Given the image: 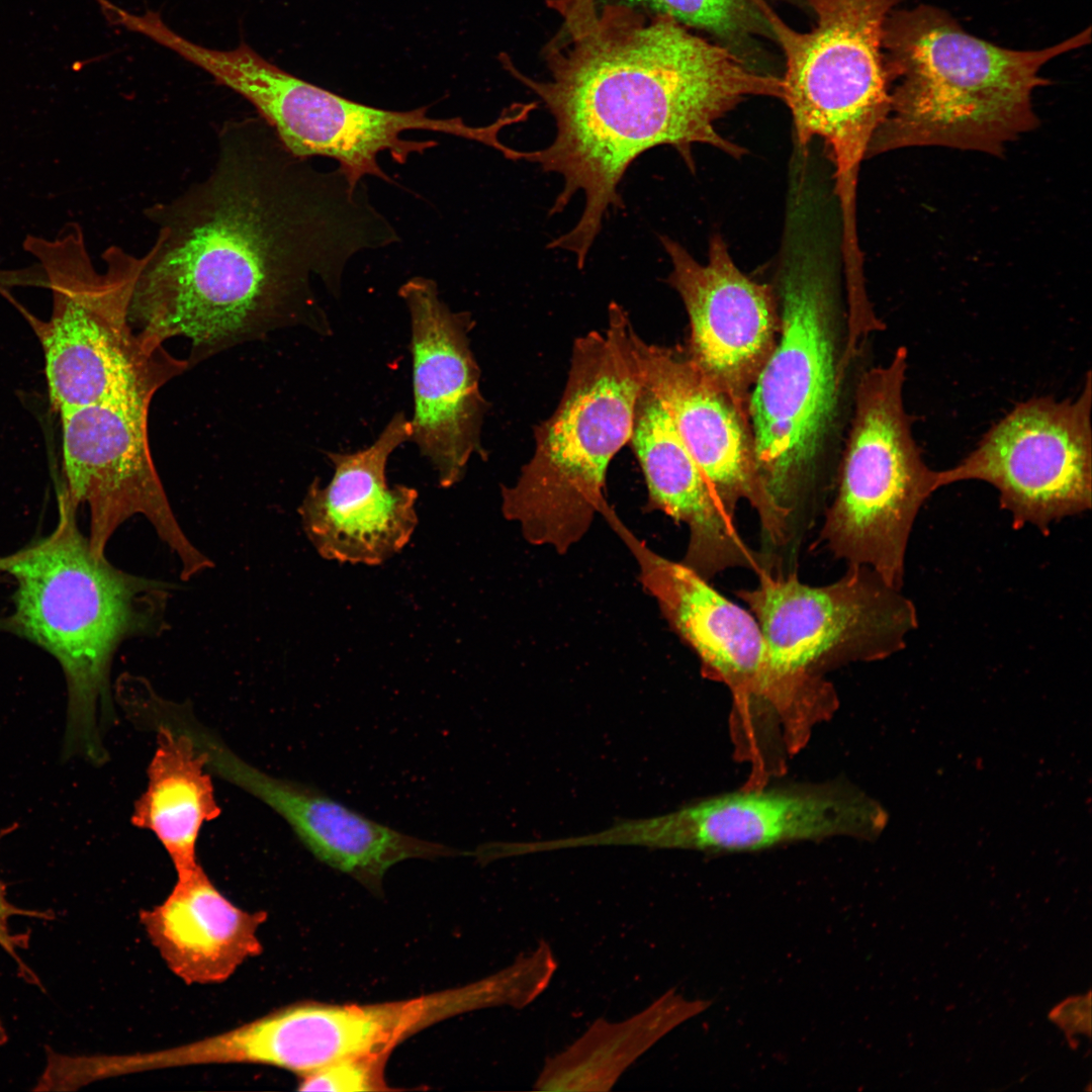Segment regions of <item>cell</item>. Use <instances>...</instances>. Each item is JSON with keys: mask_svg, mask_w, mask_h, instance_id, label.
<instances>
[{"mask_svg": "<svg viewBox=\"0 0 1092 1092\" xmlns=\"http://www.w3.org/2000/svg\"><path fill=\"white\" fill-rule=\"evenodd\" d=\"M147 214L129 322L153 349L188 340L189 367L286 327L330 333L313 279L337 296L353 256L400 240L363 181L296 157L260 117L226 123L208 175Z\"/></svg>", "mask_w": 1092, "mask_h": 1092, "instance_id": "1", "label": "cell"}, {"mask_svg": "<svg viewBox=\"0 0 1092 1092\" xmlns=\"http://www.w3.org/2000/svg\"><path fill=\"white\" fill-rule=\"evenodd\" d=\"M547 5L560 17L543 49L547 77L525 75L509 57L503 65L540 98L555 135L543 149H514L511 160L562 178L550 215L583 193L577 222L547 245L573 254L582 269L607 212L623 206L619 185L639 156L670 146L691 170L695 144L742 157L745 150L725 139L716 122L747 97L782 98L783 82L668 14L597 0Z\"/></svg>", "mask_w": 1092, "mask_h": 1092, "instance_id": "2", "label": "cell"}, {"mask_svg": "<svg viewBox=\"0 0 1092 1092\" xmlns=\"http://www.w3.org/2000/svg\"><path fill=\"white\" fill-rule=\"evenodd\" d=\"M76 510L61 498L50 536L0 557V572L17 584L4 625L58 660L68 688L64 754L98 764L106 757L102 732L112 715L113 655L126 639L165 630L172 585L95 555L77 527Z\"/></svg>", "mask_w": 1092, "mask_h": 1092, "instance_id": "3", "label": "cell"}, {"mask_svg": "<svg viewBox=\"0 0 1092 1092\" xmlns=\"http://www.w3.org/2000/svg\"><path fill=\"white\" fill-rule=\"evenodd\" d=\"M1090 27L1055 46L1015 51L978 38L944 10L891 11L883 33L890 109L866 158L938 146L1001 155L1038 123L1032 92L1052 59L1090 42Z\"/></svg>", "mask_w": 1092, "mask_h": 1092, "instance_id": "4", "label": "cell"}, {"mask_svg": "<svg viewBox=\"0 0 1092 1092\" xmlns=\"http://www.w3.org/2000/svg\"><path fill=\"white\" fill-rule=\"evenodd\" d=\"M781 331L749 394L757 471L802 544L821 502V461L845 373L833 277L810 247L790 253L780 276Z\"/></svg>", "mask_w": 1092, "mask_h": 1092, "instance_id": "5", "label": "cell"}, {"mask_svg": "<svg viewBox=\"0 0 1092 1092\" xmlns=\"http://www.w3.org/2000/svg\"><path fill=\"white\" fill-rule=\"evenodd\" d=\"M604 334L572 347L566 384L553 414L534 433L535 448L516 481L502 485V513L531 545L566 554L610 507L609 464L630 440L643 386L632 324L617 302Z\"/></svg>", "mask_w": 1092, "mask_h": 1092, "instance_id": "6", "label": "cell"}, {"mask_svg": "<svg viewBox=\"0 0 1092 1092\" xmlns=\"http://www.w3.org/2000/svg\"><path fill=\"white\" fill-rule=\"evenodd\" d=\"M23 249L38 260L53 294L51 317L37 333L57 413L117 397L152 400L189 368L164 347L147 346L129 322L144 256L111 246L98 270L76 222L53 240L27 236Z\"/></svg>", "mask_w": 1092, "mask_h": 1092, "instance_id": "7", "label": "cell"}, {"mask_svg": "<svg viewBox=\"0 0 1092 1092\" xmlns=\"http://www.w3.org/2000/svg\"><path fill=\"white\" fill-rule=\"evenodd\" d=\"M908 350L863 371L832 502L815 545L847 565H864L902 588L917 516L940 488L939 470L924 461L904 404Z\"/></svg>", "mask_w": 1092, "mask_h": 1092, "instance_id": "8", "label": "cell"}, {"mask_svg": "<svg viewBox=\"0 0 1092 1092\" xmlns=\"http://www.w3.org/2000/svg\"><path fill=\"white\" fill-rule=\"evenodd\" d=\"M751 1L784 53L782 99L797 142L824 141L840 204L850 206L860 163L890 109L883 33L899 0H803L815 15L807 32L789 26L765 0Z\"/></svg>", "mask_w": 1092, "mask_h": 1092, "instance_id": "9", "label": "cell"}, {"mask_svg": "<svg viewBox=\"0 0 1092 1092\" xmlns=\"http://www.w3.org/2000/svg\"><path fill=\"white\" fill-rule=\"evenodd\" d=\"M756 576L754 587L734 594L761 628L776 677L806 700L836 695L827 671L887 658L918 628L912 600L869 566L847 565L820 586L800 581L796 569Z\"/></svg>", "mask_w": 1092, "mask_h": 1092, "instance_id": "10", "label": "cell"}, {"mask_svg": "<svg viewBox=\"0 0 1092 1092\" xmlns=\"http://www.w3.org/2000/svg\"><path fill=\"white\" fill-rule=\"evenodd\" d=\"M213 77L248 100L289 152L303 159L331 158L354 184L366 175L391 182L378 164L382 152L404 164L411 155L438 145L402 139L406 130L435 131L488 147L498 131L495 122L473 126L461 117H431L429 106L395 111L352 101L280 69L245 41L218 57Z\"/></svg>", "mask_w": 1092, "mask_h": 1092, "instance_id": "11", "label": "cell"}, {"mask_svg": "<svg viewBox=\"0 0 1092 1092\" xmlns=\"http://www.w3.org/2000/svg\"><path fill=\"white\" fill-rule=\"evenodd\" d=\"M604 520L634 557L643 588L697 655L703 674L729 689L736 751L758 750L790 729L801 705L776 677L763 633L751 612L681 561L655 552L614 509Z\"/></svg>", "mask_w": 1092, "mask_h": 1092, "instance_id": "12", "label": "cell"}, {"mask_svg": "<svg viewBox=\"0 0 1092 1092\" xmlns=\"http://www.w3.org/2000/svg\"><path fill=\"white\" fill-rule=\"evenodd\" d=\"M1092 377L1080 393L1018 402L994 423L976 447L939 470V486L977 480L992 485L1012 526L1046 534L1066 518L1092 507Z\"/></svg>", "mask_w": 1092, "mask_h": 1092, "instance_id": "13", "label": "cell"}, {"mask_svg": "<svg viewBox=\"0 0 1092 1092\" xmlns=\"http://www.w3.org/2000/svg\"><path fill=\"white\" fill-rule=\"evenodd\" d=\"M151 400L117 397L60 414L62 423V497L90 512L92 552L105 557L117 528L135 515L145 517L181 563L184 580L212 562L182 531L151 456L148 415Z\"/></svg>", "mask_w": 1092, "mask_h": 1092, "instance_id": "14", "label": "cell"}, {"mask_svg": "<svg viewBox=\"0 0 1092 1092\" xmlns=\"http://www.w3.org/2000/svg\"><path fill=\"white\" fill-rule=\"evenodd\" d=\"M877 819L875 808L841 783L744 787L675 811L622 821L593 833L595 845H643L748 851L792 841L856 836Z\"/></svg>", "mask_w": 1092, "mask_h": 1092, "instance_id": "15", "label": "cell"}, {"mask_svg": "<svg viewBox=\"0 0 1092 1092\" xmlns=\"http://www.w3.org/2000/svg\"><path fill=\"white\" fill-rule=\"evenodd\" d=\"M643 383L661 400L716 495L735 517L741 500L756 512L762 553L780 563L796 558L785 516L766 494L748 417L689 357L686 349L651 344L632 328Z\"/></svg>", "mask_w": 1092, "mask_h": 1092, "instance_id": "16", "label": "cell"}, {"mask_svg": "<svg viewBox=\"0 0 1092 1092\" xmlns=\"http://www.w3.org/2000/svg\"><path fill=\"white\" fill-rule=\"evenodd\" d=\"M397 293L411 320V441L432 464L440 486L448 488L463 478L473 454H484L480 434L488 403L470 348L474 322L469 312L451 310L431 278L412 277Z\"/></svg>", "mask_w": 1092, "mask_h": 1092, "instance_id": "17", "label": "cell"}, {"mask_svg": "<svg viewBox=\"0 0 1092 1092\" xmlns=\"http://www.w3.org/2000/svg\"><path fill=\"white\" fill-rule=\"evenodd\" d=\"M659 241L671 263L666 282L689 316V357L748 417L751 388L781 331L771 286L745 275L719 235L710 240L706 263L666 235Z\"/></svg>", "mask_w": 1092, "mask_h": 1092, "instance_id": "18", "label": "cell"}, {"mask_svg": "<svg viewBox=\"0 0 1092 1092\" xmlns=\"http://www.w3.org/2000/svg\"><path fill=\"white\" fill-rule=\"evenodd\" d=\"M193 738L210 772L277 813L321 862L371 889H379L385 873L399 861L465 854L372 820L315 787L271 776L241 758L202 726L194 730Z\"/></svg>", "mask_w": 1092, "mask_h": 1092, "instance_id": "19", "label": "cell"}, {"mask_svg": "<svg viewBox=\"0 0 1092 1092\" xmlns=\"http://www.w3.org/2000/svg\"><path fill=\"white\" fill-rule=\"evenodd\" d=\"M411 439V421L399 412L367 448L327 454L334 466L331 481L323 487L315 477L298 509L304 532L323 558L379 565L408 543L418 525V491L390 486L386 465Z\"/></svg>", "mask_w": 1092, "mask_h": 1092, "instance_id": "20", "label": "cell"}, {"mask_svg": "<svg viewBox=\"0 0 1092 1092\" xmlns=\"http://www.w3.org/2000/svg\"><path fill=\"white\" fill-rule=\"evenodd\" d=\"M629 442L640 463L650 510L689 529L684 564L710 581L730 568L756 575L769 571V558L749 547L684 444L659 397L643 383Z\"/></svg>", "mask_w": 1092, "mask_h": 1092, "instance_id": "21", "label": "cell"}, {"mask_svg": "<svg viewBox=\"0 0 1092 1092\" xmlns=\"http://www.w3.org/2000/svg\"><path fill=\"white\" fill-rule=\"evenodd\" d=\"M167 897L140 913L147 936L169 970L188 985L229 980L258 957V931L266 913L234 904L199 864L176 875Z\"/></svg>", "mask_w": 1092, "mask_h": 1092, "instance_id": "22", "label": "cell"}, {"mask_svg": "<svg viewBox=\"0 0 1092 1092\" xmlns=\"http://www.w3.org/2000/svg\"><path fill=\"white\" fill-rule=\"evenodd\" d=\"M451 1011L448 995L365 1006L300 1003L278 1009L282 1069L301 1077L343 1060L380 1059L399 1039Z\"/></svg>", "mask_w": 1092, "mask_h": 1092, "instance_id": "23", "label": "cell"}, {"mask_svg": "<svg viewBox=\"0 0 1092 1092\" xmlns=\"http://www.w3.org/2000/svg\"><path fill=\"white\" fill-rule=\"evenodd\" d=\"M136 720L155 728L157 745L131 823L157 837L176 875L187 873L199 866L196 849L202 826L220 814L205 755L177 725L154 717Z\"/></svg>", "mask_w": 1092, "mask_h": 1092, "instance_id": "24", "label": "cell"}, {"mask_svg": "<svg viewBox=\"0 0 1092 1092\" xmlns=\"http://www.w3.org/2000/svg\"><path fill=\"white\" fill-rule=\"evenodd\" d=\"M707 1007L668 990L642 1011L622 1021L596 1020L565 1050L547 1059L534 1089L608 1091L661 1037Z\"/></svg>", "mask_w": 1092, "mask_h": 1092, "instance_id": "25", "label": "cell"}, {"mask_svg": "<svg viewBox=\"0 0 1092 1092\" xmlns=\"http://www.w3.org/2000/svg\"><path fill=\"white\" fill-rule=\"evenodd\" d=\"M668 14L682 25L736 43L766 24L751 0H597Z\"/></svg>", "mask_w": 1092, "mask_h": 1092, "instance_id": "26", "label": "cell"}, {"mask_svg": "<svg viewBox=\"0 0 1092 1092\" xmlns=\"http://www.w3.org/2000/svg\"><path fill=\"white\" fill-rule=\"evenodd\" d=\"M379 1059L361 1058L343 1060L304 1076L298 1089L301 1091H370L380 1088Z\"/></svg>", "mask_w": 1092, "mask_h": 1092, "instance_id": "27", "label": "cell"}, {"mask_svg": "<svg viewBox=\"0 0 1092 1092\" xmlns=\"http://www.w3.org/2000/svg\"><path fill=\"white\" fill-rule=\"evenodd\" d=\"M54 914L51 911L30 910L15 906L7 899L6 886L0 880V946L16 963L19 976L25 982L35 986L41 987L39 979L18 956L19 949L28 947L29 933H13L9 921L15 916L52 920L55 918ZM5 1037L4 1027L0 1021V1041L4 1040Z\"/></svg>", "mask_w": 1092, "mask_h": 1092, "instance_id": "28", "label": "cell"}, {"mask_svg": "<svg viewBox=\"0 0 1092 1092\" xmlns=\"http://www.w3.org/2000/svg\"><path fill=\"white\" fill-rule=\"evenodd\" d=\"M1051 1020L1057 1023L1068 1036L1083 1033L1090 1035L1091 1030V995L1073 996L1057 1005L1050 1013Z\"/></svg>", "mask_w": 1092, "mask_h": 1092, "instance_id": "29", "label": "cell"}]
</instances>
